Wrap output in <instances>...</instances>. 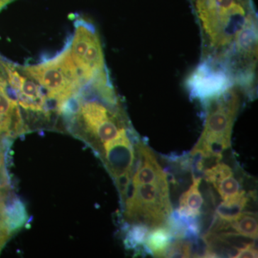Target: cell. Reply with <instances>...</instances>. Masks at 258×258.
<instances>
[{"label": "cell", "mask_w": 258, "mask_h": 258, "mask_svg": "<svg viewBox=\"0 0 258 258\" xmlns=\"http://www.w3.org/2000/svg\"><path fill=\"white\" fill-rule=\"evenodd\" d=\"M192 184L180 198L179 208L176 212L181 216L197 217L201 214L204 200L199 188L202 177L192 178Z\"/></svg>", "instance_id": "obj_8"}, {"label": "cell", "mask_w": 258, "mask_h": 258, "mask_svg": "<svg viewBox=\"0 0 258 258\" xmlns=\"http://www.w3.org/2000/svg\"><path fill=\"white\" fill-rule=\"evenodd\" d=\"M173 237L166 225L156 227L149 232L144 243V250L154 257H166Z\"/></svg>", "instance_id": "obj_9"}, {"label": "cell", "mask_w": 258, "mask_h": 258, "mask_svg": "<svg viewBox=\"0 0 258 258\" xmlns=\"http://www.w3.org/2000/svg\"><path fill=\"white\" fill-rule=\"evenodd\" d=\"M22 68L41 86L49 103H54L58 113H62L66 103L84 86L71 57L69 41L53 57Z\"/></svg>", "instance_id": "obj_3"}, {"label": "cell", "mask_w": 258, "mask_h": 258, "mask_svg": "<svg viewBox=\"0 0 258 258\" xmlns=\"http://www.w3.org/2000/svg\"><path fill=\"white\" fill-rule=\"evenodd\" d=\"M214 186L223 200L234 198L242 191L240 189V182L234 177V175L220 180L216 184L214 185Z\"/></svg>", "instance_id": "obj_14"}, {"label": "cell", "mask_w": 258, "mask_h": 258, "mask_svg": "<svg viewBox=\"0 0 258 258\" xmlns=\"http://www.w3.org/2000/svg\"><path fill=\"white\" fill-rule=\"evenodd\" d=\"M230 227L246 237H250L254 240L257 238V217L254 212H242L235 221L230 222Z\"/></svg>", "instance_id": "obj_11"}, {"label": "cell", "mask_w": 258, "mask_h": 258, "mask_svg": "<svg viewBox=\"0 0 258 258\" xmlns=\"http://www.w3.org/2000/svg\"><path fill=\"white\" fill-rule=\"evenodd\" d=\"M69 42L71 57L84 85L111 81L101 40L93 24L83 18L77 19L74 35Z\"/></svg>", "instance_id": "obj_5"}, {"label": "cell", "mask_w": 258, "mask_h": 258, "mask_svg": "<svg viewBox=\"0 0 258 258\" xmlns=\"http://www.w3.org/2000/svg\"><path fill=\"white\" fill-rule=\"evenodd\" d=\"M14 1L15 0H0V11L5 8L7 5L10 4V3Z\"/></svg>", "instance_id": "obj_20"}, {"label": "cell", "mask_w": 258, "mask_h": 258, "mask_svg": "<svg viewBox=\"0 0 258 258\" xmlns=\"http://www.w3.org/2000/svg\"><path fill=\"white\" fill-rule=\"evenodd\" d=\"M10 231L3 220H0V249L3 247L9 237Z\"/></svg>", "instance_id": "obj_18"}, {"label": "cell", "mask_w": 258, "mask_h": 258, "mask_svg": "<svg viewBox=\"0 0 258 258\" xmlns=\"http://www.w3.org/2000/svg\"><path fill=\"white\" fill-rule=\"evenodd\" d=\"M149 232L150 228L147 225L141 223H134L125 235V247L132 249L144 245Z\"/></svg>", "instance_id": "obj_12"}, {"label": "cell", "mask_w": 258, "mask_h": 258, "mask_svg": "<svg viewBox=\"0 0 258 258\" xmlns=\"http://www.w3.org/2000/svg\"><path fill=\"white\" fill-rule=\"evenodd\" d=\"M241 91L233 85L203 102L206 112L205 126L195 148L205 157L220 161L222 153L231 147L232 128L240 107Z\"/></svg>", "instance_id": "obj_2"}, {"label": "cell", "mask_w": 258, "mask_h": 258, "mask_svg": "<svg viewBox=\"0 0 258 258\" xmlns=\"http://www.w3.org/2000/svg\"><path fill=\"white\" fill-rule=\"evenodd\" d=\"M186 84L191 98L203 103L235 85L225 68L211 60H203L189 75Z\"/></svg>", "instance_id": "obj_6"}, {"label": "cell", "mask_w": 258, "mask_h": 258, "mask_svg": "<svg viewBox=\"0 0 258 258\" xmlns=\"http://www.w3.org/2000/svg\"><path fill=\"white\" fill-rule=\"evenodd\" d=\"M215 233H217V235L225 243L237 249V250H240V249L245 248L248 246L254 244V239L241 235L237 232L225 230L220 231V232H217Z\"/></svg>", "instance_id": "obj_13"}, {"label": "cell", "mask_w": 258, "mask_h": 258, "mask_svg": "<svg viewBox=\"0 0 258 258\" xmlns=\"http://www.w3.org/2000/svg\"><path fill=\"white\" fill-rule=\"evenodd\" d=\"M130 129L118 138L102 146L101 153L103 163L113 179L125 173H133L135 162V149L128 134Z\"/></svg>", "instance_id": "obj_7"}, {"label": "cell", "mask_w": 258, "mask_h": 258, "mask_svg": "<svg viewBox=\"0 0 258 258\" xmlns=\"http://www.w3.org/2000/svg\"><path fill=\"white\" fill-rule=\"evenodd\" d=\"M128 191L123 204L128 222L144 224L150 229L166 225L173 212L168 178L137 186L130 184Z\"/></svg>", "instance_id": "obj_4"}, {"label": "cell", "mask_w": 258, "mask_h": 258, "mask_svg": "<svg viewBox=\"0 0 258 258\" xmlns=\"http://www.w3.org/2000/svg\"><path fill=\"white\" fill-rule=\"evenodd\" d=\"M257 249L255 248V246L253 244V245L248 246L245 248L238 250L235 258L257 257Z\"/></svg>", "instance_id": "obj_17"}, {"label": "cell", "mask_w": 258, "mask_h": 258, "mask_svg": "<svg viewBox=\"0 0 258 258\" xmlns=\"http://www.w3.org/2000/svg\"><path fill=\"white\" fill-rule=\"evenodd\" d=\"M203 42V60L224 64L237 32L253 9L239 0H189Z\"/></svg>", "instance_id": "obj_1"}, {"label": "cell", "mask_w": 258, "mask_h": 258, "mask_svg": "<svg viewBox=\"0 0 258 258\" xmlns=\"http://www.w3.org/2000/svg\"><path fill=\"white\" fill-rule=\"evenodd\" d=\"M244 6L246 8H249V9H253L252 8V0H239Z\"/></svg>", "instance_id": "obj_19"}, {"label": "cell", "mask_w": 258, "mask_h": 258, "mask_svg": "<svg viewBox=\"0 0 258 258\" xmlns=\"http://www.w3.org/2000/svg\"><path fill=\"white\" fill-rule=\"evenodd\" d=\"M249 195L242 189L240 193L234 198L223 200L222 203L217 206L215 211V216L219 220L225 222L235 221L243 210L247 208Z\"/></svg>", "instance_id": "obj_10"}, {"label": "cell", "mask_w": 258, "mask_h": 258, "mask_svg": "<svg viewBox=\"0 0 258 258\" xmlns=\"http://www.w3.org/2000/svg\"><path fill=\"white\" fill-rule=\"evenodd\" d=\"M205 179L212 185L216 184L220 180L228 176H233L232 168L225 163H217L211 167L208 168L204 171Z\"/></svg>", "instance_id": "obj_15"}, {"label": "cell", "mask_w": 258, "mask_h": 258, "mask_svg": "<svg viewBox=\"0 0 258 258\" xmlns=\"http://www.w3.org/2000/svg\"><path fill=\"white\" fill-rule=\"evenodd\" d=\"M192 257V245L191 240L176 239L171 243L166 252V257Z\"/></svg>", "instance_id": "obj_16"}]
</instances>
